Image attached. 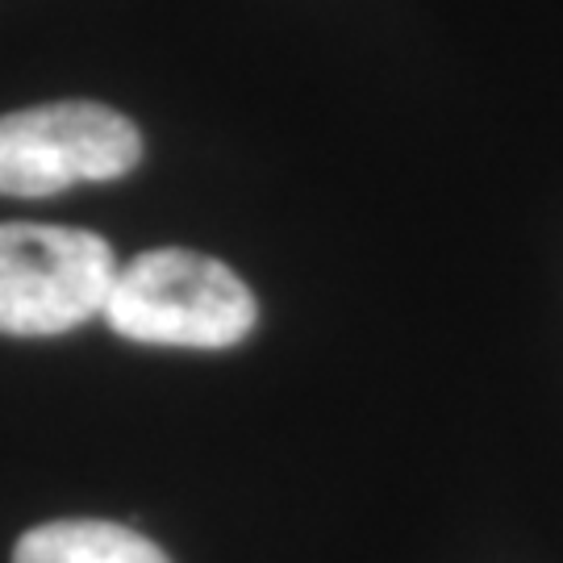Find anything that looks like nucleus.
Returning <instances> with one entry per match:
<instances>
[{
    "mask_svg": "<svg viewBox=\"0 0 563 563\" xmlns=\"http://www.w3.org/2000/svg\"><path fill=\"white\" fill-rule=\"evenodd\" d=\"M101 318L130 342L222 351L255 330L260 305L222 260L159 246L121 263Z\"/></svg>",
    "mask_w": 563,
    "mask_h": 563,
    "instance_id": "1",
    "label": "nucleus"
},
{
    "mask_svg": "<svg viewBox=\"0 0 563 563\" xmlns=\"http://www.w3.org/2000/svg\"><path fill=\"white\" fill-rule=\"evenodd\" d=\"M118 267L92 230L0 222V334L51 339L101 318Z\"/></svg>",
    "mask_w": 563,
    "mask_h": 563,
    "instance_id": "2",
    "label": "nucleus"
},
{
    "mask_svg": "<svg viewBox=\"0 0 563 563\" xmlns=\"http://www.w3.org/2000/svg\"><path fill=\"white\" fill-rule=\"evenodd\" d=\"M142 159L139 125L97 101H55L0 118V197H55L109 184Z\"/></svg>",
    "mask_w": 563,
    "mask_h": 563,
    "instance_id": "3",
    "label": "nucleus"
},
{
    "mask_svg": "<svg viewBox=\"0 0 563 563\" xmlns=\"http://www.w3.org/2000/svg\"><path fill=\"white\" fill-rule=\"evenodd\" d=\"M13 563H172L146 534L97 518H67L25 530Z\"/></svg>",
    "mask_w": 563,
    "mask_h": 563,
    "instance_id": "4",
    "label": "nucleus"
}]
</instances>
